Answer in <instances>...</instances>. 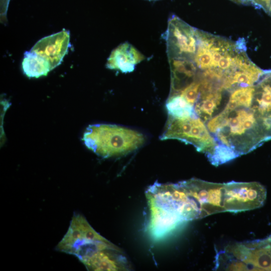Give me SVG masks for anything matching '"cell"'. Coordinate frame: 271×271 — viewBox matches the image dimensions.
I'll list each match as a JSON object with an SVG mask.
<instances>
[{
	"label": "cell",
	"mask_w": 271,
	"mask_h": 271,
	"mask_svg": "<svg viewBox=\"0 0 271 271\" xmlns=\"http://www.w3.org/2000/svg\"><path fill=\"white\" fill-rule=\"evenodd\" d=\"M205 124L216 144L230 148L238 156L253 151L269 140L251 105L226 104Z\"/></svg>",
	"instance_id": "6da1fadb"
},
{
	"label": "cell",
	"mask_w": 271,
	"mask_h": 271,
	"mask_svg": "<svg viewBox=\"0 0 271 271\" xmlns=\"http://www.w3.org/2000/svg\"><path fill=\"white\" fill-rule=\"evenodd\" d=\"M82 140L98 156L107 158L124 156L141 147L145 136L138 131L117 125L95 124L89 125Z\"/></svg>",
	"instance_id": "7a4b0ae2"
},
{
	"label": "cell",
	"mask_w": 271,
	"mask_h": 271,
	"mask_svg": "<svg viewBox=\"0 0 271 271\" xmlns=\"http://www.w3.org/2000/svg\"><path fill=\"white\" fill-rule=\"evenodd\" d=\"M217 268L271 270V234L267 237L226 246L216 257Z\"/></svg>",
	"instance_id": "3957f363"
},
{
	"label": "cell",
	"mask_w": 271,
	"mask_h": 271,
	"mask_svg": "<svg viewBox=\"0 0 271 271\" xmlns=\"http://www.w3.org/2000/svg\"><path fill=\"white\" fill-rule=\"evenodd\" d=\"M116 245L97 232L81 214H74L56 249L72 254L82 262L94 253Z\"/></svg>",
	"instance_id": "277c9868"
},
{
	"label": "cell",
	"mask_w": 271,
	"mask_h": 271,
	"mask_svg": "<svg viewBox=\"0 0 271 271\" xmlns=\"http://www.w3.org/2000/svg\"><path fill=\"white\" fill-rule=\"evenodd\" d=\"M160 139L178 140L190 144L206 156L213 152L216 145L205 123L198 116L177 118L169 116Z\"/></svg>",
	"instance_id": "5b68a950"
},
{
	"label": "cell",
	"mask_w": 271,
	"mask_h": 271,
	"mask_svg": "<svg viewBox=\"0 0 271 271\" xmlns=\"http://www.w3.org/2000/svg\"><path fill=\"white\" fill-rule=\"evenodd\" d=\"M70 46L69 31L63 29L41 39L31 51L46 60L53 70L61 63Z\"/></svg>",
	"instance_id": "8992f818"
},
{
	"label": "cell",
	"mask_w": 271,
	"mask_h": 271,
	"mask_svg": "<svg viewBox=\"0 0 271 271\" xmlns=\"http://www.w3.org/2000/svg\"><path fill=\"white\" fill-rule=\"evenodd\" d=\"M82 263L89 270H127V259L117 247L99 251Z\"/></svg>",
	"instance_id": "52a82bcc"
},
{
	"label": "cell",
	"mask_w": 271,
	"mask_h": 271,
	"mask_svg": "<svg viewBox=\"0 0 271 271\" xmlns=\"http://www.w3.org/2000/svg\"><path fill=\"white\" fill-rule=\"evenodd\" d=\"M145 57L138 49L128 42L120 44L113 50L106 62V68L122 73L133 71L135 66Z\"/></svg>",
	"instance_id": "ba28073f"
},
{
	"label": "cell",
	"mask_w": 271,
	"mask_h": 271,
	"mask_svg": "<svg viewBox=\"0 0 271 271\" xmlns=\"http://www.w3.org/2000/svg\"><path fill=\"white\" fill-rule=\"evenodd\" d=\"M22 67L24 73L29 78L46 76L52 70L46 60L31 50L25 52Z\"/></svg>",
	"instance_id": "9c48e42d"
},
{
	"label": "cell",
	"mask_w": 271,
	"mask_h": 271,
	"mask_svg": "<svg viewBox=\"0 0 271 271\" xmlns=\"http://www.w3.org/2000/svg\"><path fill=\"white\" fill-rule=\"evenodd\" d=\"M169 116L177 118H186L197 116L194 106L180 95L169 96L166 104Z\"/></svg>",
	"instance_id": "30bf717a"
},
{
	"label": "cell",
	"mask_w": 271,
	"mask_h": 271,
	"mask_svg": "<svg viewBox=\"0 0 271 271\" xmlns=\"http://www.w3.org/2000/svg\"><path fill=\"white\" fill-rule=\"evenodd\" d=\"M237 157L234 151L222 144H216L213 152L207 156L209 162L216 166L228 162Z\"/></svg>",
	"instance_id": "8fae6325"
},
{
	"label": "cell",
	"mask_w": 271,
	"mask_h": 271,
	"mask_svg": "<svg viewBox=\"0 0 271 271\" xmlns=\"http://www.w3.org/2000/svg\"><path fill=\"white\" fill-rule=\"evenodd\" d=\"M242 4H250L258 8L262 9L270 15L271 0H241Z\"/></svg>",
	"instance_id": "7c38bea8"
},
{
	"label": "cell",
	"mask_w": 271,
	"mask_h": 271,
	"mask_svg": "<svg viewBox=\"0 0 271 271\" xmlns=\"http://www.w3.org/2000/svg\"><path fill=\"white\" fill-rule=\"evenodd\" d=\"M10 0H1V22H7V12Z\"/></svg>",
	"instance_id": "4fadbf2b"
},
{
	"label": "cell",
	"mask_w": 271,
	"mask_h": 271,
	"mask_svg": "<svg viewBox=\"0 0 271 271\" xmlns=\"http://www.w3.org/2000/svg\"><path fill=\"white\" fill-rule=\"evenodd\" d=\"M231 1L238 4H242L241 0H231Z\"/></svg>",
	"instance_id": "5bb4252c"
},
{
	"label": "cell",
	"mask_w": 271,
	"mask_h": 271,
	"mask_svg": "<svg viewBox=\"0 0 271 271\" xmlns=\"http://www.w3.org/2000/svg\"><path fill=\"white\" fill-rule=\"evenodd\" d=\"M270 15H271V13H270Z\"/></svg>",
	"instance_id": "9a60e30c"
},
{
	"label": "cell",
	"mask_w": 271,
	"mask_h": 271,
	"mask_svg": "<svg viewBox=\"0 0 271 271\" xmlns=\"http://www.w3.org/2000/svg\"><path fill=\"white\" fill-rule=\"evenodd\" d=\"M151 1V0H150Z\"/></svg>",
	"instance_id": "2e32d148"
}]
</instances>
